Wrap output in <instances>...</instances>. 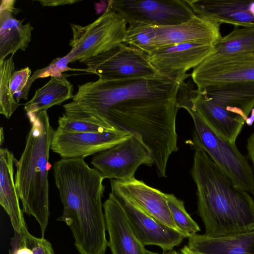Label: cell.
I'll return each mask as SVG.
<instances>
[{
	"label": "cell",
	"mask_w": 254,
	"mask_h": 254,
	"mask_svg": "<svg viewBox=\"0 0 254 254\" xmlns=\"http://www.w3.org/2000/svg\"><path fill=\"white\" fill-rule=\"evenodd\" d=\"M182 83L161 74L122 80L98 79L78 86L64 114L111 131H126L148 149L157 175L166 177L171 155L178 150L177 95Z\"/></svg>",
	"instance_id": "cell-1"
},
{
	"label": "cell",
	"mask_w": 254,
	"mask_h": 254,
	"mask_svg": "<svg viewBox=\"0 0 254 254\" xmlns=\"http://www.w3.org/2000/svg\"><path fill=\"white\" fill-rule=\"evenodd\" d=\"M63 212L58 220L70 228L80 254H105L108 242L101 198L105 179L83 158H62L53 166Z\"/></svg>",
	"instance_id": "cell-2"
},
{
	"label": "cell",
	"mask_w": 254,
	"mask_h": 254,
	"mask_svg": "<svg viewBox=\"0 0 254 254\" xmlns=\"http://www.w3.org/2000/svg\"><path fill=\"white\" fill-rule=\"evenodd\" d=\"M193 148L191 175L204 235L216 237L254 231V199L250 193L236 186L205 151Z\"/></svg>",
	"instance_id": "cell-3"
},
{
	"label": "cell",
	"mask_w": 254,
	"mask_h": 254,
	"mask_svg": "<svg viewBox=\"0 0 254 254\" xmlns=\"http://www.w3.org/2000/svg\"><path fill=\"white\" fill-rule=\"evenodd\" d=\"M31 125L20 159H15V184L22 211L38 222L44 237L49 212V153L55 130L46 111L26 114Z\"/></svg>",
	"instance_id": "cell-4"
},
{
	"label": "cell",
	"mask_w": 254,
	"mask_h": 254,
	"mask_svg": "<svg viewBox=\"0 0 254 254\" xmlns=\"http://www.w3.org/2000/svg\"><path fill=\"white\" fill-rule=\"evenodd\" d=\"M193 86L190 81L182 83L177 95L178 108L186 109L193 122L191 145L205 151L236 186L254 196V170L236 143L219 136L197 113L191 101Z\"/></svg>",
	"instance_id": "cell-5"
},
{
	"label": "cell",
	"mask_w": 254,
	"mask_h": 254,
	"mask_svg": "<svg viewBox=\"0 0 254 254\" xmlns=\"http://www.w3.org/2000/svg\"><path fill=\"white\" fill-rule=\"evenodd\" d=\"M127 23L108 6L99 17L86 26L70 24L72 38L69 45L71 49L66 55L69 63H84L124 43Z\"/></svg>",
	"instance_id": "cell-6"
},
{
	"label": "cell",
	"mask_w": 254,
	"mask_h": 254,
	"mask_svg": "<svg viewBox=\"0 0 254 254\" xmlns=\"http://www.w3.org/2000/svg\"><path fill=\"white\" fill-rule=\"evenodd\" d=\"M108 6L120 14L129 25L155 27L180 24L195 14L186 0H109Z\"/></svg>",
	"instance_id": "cell-7"
},
{
	"label": "cell",
	"mask_w": 254,
	"mask_h": 254,
	"mask_svg": "<svg viewBox=\"0 0 254 254\" xmlns=\"http://www.w3.org/2000/svg\"><path fill=\"white\" fill-rule=\"evenodd\" d=\"M111 194L122 207L130 227L137 239L145 246L156 245L164 252L172 251L185 236L153 217L111 181Z\"/></svg>",
	"instance_id": "cell-8"
},
{
	"label": "cell",
	"mask_w": 254,
	"mask_h": 254,
	"mask_svg": "<svg viewBox=\"0 0 254 254\" xmlns=\"http://www.w3.org/2000/svg\"><path fill=\"white\" fill-rule=\"evenodd\" d=\"M103 80H122L160 74L142 51L123 43L83 63Z\"/></svg>",
	"instance_id": "cell-9"
},
{
	"label": "cell",
	"mask_w": 254,
	"mask_h": 254,
	"mask_svg": "<svg viewBox=\"0 0 254 254\" xmlns=\"http://www.w3.org/2000/svg\"><path fill=\"white\" fill-rule=\"evenodd\" d=\"M91 164L105 179L124 181L134 178L140 165H153V161L147 147L131 135L116 145L94 155Z\"/></svg>",
	"instance_id": "cell-10"
},
{
	"label": "cell",
	"mask_w": 254,
	"mask_h": 254,
	"mask_svg": "<svg viewBox=\"0 0 254 254\" xmlns=\"http://www.w3.org/2000/svg\"><path fill=\"white\" fill-rule=\"evenodd\" d=\"M198 90L234 82H254V53L219 56L212 54L190 74Z\"/></svg>",
	"instance_id": "cell-11"
},
{
	"label": "cell",
	"mask_w": 254,
	"mask_h": 254,
	"mask_svg": "<svg viewBox=\"0 0 254 254\" xmlns=\"http://www.w3.org/2000/svg\"><path fill=\"white\" fill-rule=\"evenodd\" d=\"M214 52V45L189 42L161 47L145 56L159 73L183 83L190 76L188 70L197 67Z\"/></svg>",
	"instance_id": "cell-12"
},
{
	"label": "cell",
	"mask_w": 254,
	"mask_h": 254,
	"mask_svg": "<svg viewBox=\"0 0 254 254\" xmlns=\"http://www.w3.org/2000/svg\"><path fill=\"white\" fill-rule=\"evenodd\" d=\"M131 135L120 131L66 132L57 128L54 132L51 149L62 158H84L109 149Z\"/></svg>",
	"instance_id": "cell-13"
},
{
	"label": "cell",
	"mask_w": 254,
	"mask_h": 254,
	"mask_svg": "<svg viewBox=\"0 0 254 254\" xmlns=\"http://www.w3.org/2000/svg\"><path fill=\"white\" fill-rule=\"evenodd\" d=\"M220 26V24L216 22L195 14L189 21L180 24L155 27V46L157 49L189 42L215 45L222 37Z\"/></svg>",
	"instance_id": "cell-14"
},
{
	"label": "cell",
	"mask_w": 254,
	"mask_h": 254,
	"mask_svg": "<svg viewBox=\"0 0 254 254\" xmlns=\"http://www.w3.org/2000/svg\"><path fill=\"white\" fill-rule=\"evenodd\" d=\"M186 1L194 14L220 24L254 27V0Z\"/></svg>",
	"instance_id": "cell-15"
},
{
	"label": "cell",
	"mask_w": 254,
	"mask_h": 254,
	"mask_svg": "<svg viewBox=\"0 0 254 254\" xmlns=\"http://www.w3.org/2000/svg\"><path fill=\"white\" fill-rule=\"evenodd\" d=\"M103 208L109 236L108 246L112 254H158L146 250L137 239L122 207L111 193Z\"/></svg>",
	"instance_id": "cell-16"
},
{
	"label": "cell",
	"mask_w": 254,
	"mask_h": 254,
	"mask_svg": "<svg viewBox=\"0 0 254 254\" xmlns=\"http://www.w3.org/2000/svg\"><path fill=\"white\" fill-rule=\"evenodd\" d=\"M191 101L197 113L219 136L235 143L242 131L245 119L227 108L193 89Z\"/></svg>",
	"instance_id": "cell-17"
},
{
	"label": "cell",
	"mask_w": 254,
	"mask_h": 254,
	"mask_svg": "<svg viewBox=\"0 0 254 254\" xmlns=\"http://www.w3.org/2000/svg\"><path fill=\"white\" fill-rule=\"evenodd\" d=\"M14 0H2L0 6V62L19 50L25 51L31 40L33 27L30 22L23 24L14 15L19 12Z\"/></svg>",
	"instance_id": "cell-18"
},
{
	"label": "cell",
	"mask_w": 254,
	"mask_h": 254,
	"mask_svg": "<svg viewBox=\"0 0 254 254\" xmlns=\"http://www.w3.org/2000/svg\"><path fill=\"white\" fill-rule=\"evenodd\" d=\"M112 180L126 194L153 217L179 231L172 216L164 193L134 177L124 181Z\"/></svg>",
	"instance_id": "cell-19"
},
{
	"label": "cell",
	"mask_w": 254,
	"mask_h": 254,
	"mask_svg": "<svg viewBox=\"0 0 254 254\" xmlns=\"http://www.w3.org/2000/svg\"><path fill=\"white\" fill-rule=\"evenodd\" d=\"M188 239L193 254H254V231L216 237L196 234Z\"/></svg>",
	"instance_id": "cell-20"
},
{
	"label": "cell",
	"mask_w": 254,
	"mask_h": 254,
	"mask_svg": "<svg viewBox=\"0 0 254 254\" xmlns=\"http://www.w3.org/2000/svg\"><path fill=\"white\" fill-rule=\"evenodd\" d=\"M15 160L8 149H0V204L9 216L14 231L19 233L27 228L13 178Z\"/></svg>",
	"instance_id": "cell-21"
},
{
	"label": "cell",
	"mask_w": 254,
	"mask_h": 254,
	"mask_svg": "<svg viewBox=\"0 0 254 254\" xmlns=\"http://www.w3.org/2000/svg\"><path fill=\"white\" fill-rule=\"evenodd\" d=\"M199 91L206 97L240 115L246 121L254 108V82L219 84Z\"/></svg>",
	"instance_id": "cell-22"
},
{
	"label": "cell",
	"mask_w": 254,
	"mask_h": 254,
	"mask_svg": "<svg viewBox=\"0 0 254 254\" xmlns=\"http://www.w3.org/2000/svg\"><path fill=\"white\" fill-rule=\"evenodd\" d=\"M69 75L64 73L61 77H51L43 86L37 89L33 98L24 105L26 114H37L55 105L72 99L73 85L66 79Z\"/></svg>",
	"instance_id": "cell-23"
},
{
	"label": "cell",
	"mask_w": 254,
	"mask_h": 254,
	"mask_svg": "<svg viewBox=\"0 0 254 254\" xmlns=\"http://www.w3.org/2000/svg\"><path fill=\"white\" fill-rule=\"evenodd\" d=\"M254 53V27L235 26L214 45L213 54L219 56Z\"/></svg>",
	"instance_id": "cell-24"
},
{
	"label": "cell",
	"mask_w": 254,
	"mask_h": 254,
	"mask_svg": "<svg viewBox=\"0 0 254 254\" xmlns=\"http://www.w3.org/2000/svg\"><path fill=\"white\" fill-rule=\"evenodd\" d=\"M14 232L9 254H55L51 244L44 237L33 236L27 229Z\"/></svg>",
	"instance_id": "cell-25"
},
{
	"label": "cell",
	"mask_w": 254,
	"mask_h": 254,
	"mask_svg": "<svg viewBox=\"0 0 254 254\" xmlns=\"http://www.w3.org/2000/svg\"><path fill=\"white\" fill-rule=\"evenodd\" d=\"M13 55L0 62V114L9 119L20 104L14 98L10 92V84L15 70Z\"/></svg>",
	"instance_id": "cell-26"
},
{
	"label": "cell",
	"mask_w": 254,
	"mask_h": 254,
	"mask_svg": "<svg viewBox=\"0 0 254 254\" xmlns=\"http://www.w3.org/2000/svg\"><path fill=\"white\" fill-rule=\"evenodd\" d=\"M156 31L155 26L135 24L127 28L124 44L149 55L156 49L155 46Z\"/></svg>",
	"instance_id": "cell-27"
},
{
	"label": "cell",
	"mask_w": 254,
	"mask_h": 254,
	"mask_svg": "<svg viewBox=\"0 0 254 254\" xmlns=\"http://www.w3.org/2000/svg\"><path fill=\"white\" fill-rule=\"evenodd\" d=\"M165 197L175 223L186 238L200 231L198 224L187 212L182 200L173 194L165 193Z\"/></svg>",
	"instance_id": "cell-28"
},
{
	"label": "cell",
	"mask_w": 254,
	"mask_h": 254,
	"mask_svg": "<svg viewBox=\"0 0 254 254\" xmlns=\"http://www.w3.org/2000/svg\"><path fill=\"white\" fill-rule=\"evenodd\" d=\"M69 63H70L69 60L66 56L59 57L55 59L47 66L34 71L28 80L25 87L21 92L17 102L21 99H28V93L31 86L33 82L37 78L48 76L59 78L63 75V72L69 70L84 71L92 73V71L87 68L84 69L71 68L67 65Z\"/></svg>",
	"instance_id": "cell-29"
},
{
	"label": "cell",
	"mask_w": 254,
	"mask_h": 254,
	"mask_svg": "<svg viewBox=\"0 0 254 254\" xmlns=\"http://www.w3.org/2000/svg\"><path fill=\"white\" fill-rule=\"evenodd\" d=\"M58 122L59 124L58 128L66 132L115 131L88 122L70 119L64 114L59 117Z\"/></svg>",
	"instance_id": "cell-30"
},
{
	"label": "cell",
	"mask_w": 254,
	"mask_h": 254,
	"mask_svg": "<svg viewBox=\"0 0 254 254\" xmlns=\"http://www.w3.org/2000/svg\"><path fill=\"white\" fill-rule=\"evenodd\" d=\"M31 74V70L29 67L14 72L10 80V88L12 95L17 101L30 78Z\"/></svg>",
	"instance_id": "cell-31"
},
{
	"label": "cell",
	"mask_w": 254,
	"mask_h": 254,
	"mask_svg": "<svg viewBox=\"0 0 254 254\" xmlns=\"http://www.w3.org/2000/svg\"><path fill=\"white\" fill-rule=\"evenodd\" d=\"M42 6H55L65 4H71L80 1L79 0H38Z\"/></svg>",
	"instance_id": "cell-32"
},
{
	"label": "cell",
	"mask_w": 254,
	"mask_h": 254,
	"mask_svg": "<svg viewBox=\"0 0 254 254\" xmlns=\"http://www.w3.org/2000/svg\"><path fill=\"white\" fill-rule=\"evenodd\" d=\"M247 149L248 157L253 164L254 171V132L247 139Z\"/></svg>",
	"instance_id": "cell-33"
},
{
	"label": "cell",
	"mask_w": 254,
	"mask_h": 254,
	"mask_svg": "<svg viewBox=\"0 0 254 254\" xmlns=\"http://www.w3.org/2000/svg\"><path fill=\"white\" fill-rule=\"evenodd\" d=\"M181 251L184 254H193L188 248L187 246H185L181 250Z\"/></svg>",
	"instance_id": "cell-34"
},
{
	"label": "cell",
	"mask_w": 254,
	"mask_h": 254,
	"mask_svg": "<svg viewBox=\"0 0 254 254\" xmlns=\"http://www.w3.org/2000/svg\"><path fill=\"white\" fill-rule=\"evenodd\" d=\"M3 137H4L3 129V127H1V129H0V143L1 145L2 144V142H3V139H4Z\"/></svg>",
	"instance_id": "cell-35"
},
{
	"label": "cell",
	"mask_w": 254,
	"mask_h": 254,
	"mask_svg": "<svg viewBox=\"0 0 254 254\" xmlns=\"http://www.w3.org/2000/svg\"><path fill=\"white\" fill-rule=\"evenodd\" d=\"M164 254H184L181 251H180V252L179 253V252H177L176 251H169V252H167V253Z\"/></svg>",
	"instance_id": "cell-36"
}]
</instances>
